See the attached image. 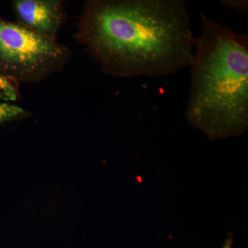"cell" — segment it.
Masks as SVG:
<instances>
[{"label": "cell", "instance_id": "obj_1", "mask_svg": "<svg viewBox=\"0 0 248 248\" xmlns=\"http://www.w3.org/2000/svg\"><path fill=\"white\" fill-rule=\"evenodd\" d=\"M75 38L107 74L161 77L192 66L196 39L182 0H90Z\"/></svg>", "mask_w": 248, "mask_h": 248}, {"label": "cell", "instance_id": "obj_2", "mask_svg": "<svg viewBox=\"0 0 248 248\" xmlns=\"http://www.w3.org/2000/svg\"><path fill=\"white\" fill-rule=\"evenodd\" d=\"M186 117L210 140L248 128V37L201 14Z\"/></svg>", "mask_w": 248, "mask_h": 248}, {"label": "cell", "instance_id": "obj_3", "mask_svg": "<svg viewBox=\"0 0 248 248\" xmlns=\"http://www.w3.org/2000/svg\"><path fill=\"white\" fill-rule=\"evenodd\" d=\"M72 51L17 22L0 19V75L35 84L62 71Z\"/></svg>", "mask_w": 248, "mask_h": 248}, {"label": "cell", "instance_id": "obj_4", "mask_svg": "<svg viewBox=\"0 0 248 248\" xmlns=\"http://www.w3.org/2000/svg\"><path fill=\"white\" fill-rule=\"evenodd\" d=\"M12 5L16 22L54 41L68 18L62 0H15Z\"/></svg>", "mask_w": 248, "mask_h": 248}, {"label": "cell", "instance_id": "obj_5", "mask_svg": "<svg viewBox=\"0 0 248 248\" xmlns=\"http://www.w3.org/2000/svg\"><path fill=\"white\" fill-rule=\"evenodd\" d=\"M19 83L17 80L0 75V99L6 102H17L20 99Z\"/></svg>", "mask_w": 248, "mask_h": 248}, {"label": "cell", "instance_id": "obj_6", "mask_svg": "<svg viewBox=\"0 0 248 248\" xmlns=\"http://www.w3.org/2000/svg\"><path fill=\"white\" fill-rule=\"evenodd\" d=\"M29 116V112L14 104L0 103V124Z\"/></svg>", "mask_w": 248, "mask_h": 248}, {"label": "cell", "instance_id": "obj_7", "mask_svg": "<svg viewBox=\"0 0 248 248\" xmlns=\"http://www.w3.org/2000/svg\"><path fill=\"white\" fill-rule=\"evenodd\" d=\"M221 4L229 9L242 10L246 11L248 9L247 0H223Z\"/></svg>", "mask_w": 248, "mask_h": 248}, {"label": "cell", "instance_id": "obj_8", "mask_svg": "<svg viewBox=\"0 0 248 248\" xmlns=\"http://www.w3.org/2000/svg\"><path fill=\"white\" fill-rule=\"evenodd\" d=\"M233 246V239L232 236H228L225 241L224 244L223 245L222 248H232Z\"/></svg>", "mask_w": 248, "mask_h": 248}]
</instances>
